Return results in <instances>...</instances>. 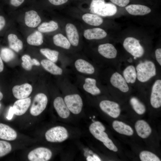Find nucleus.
<instances>
[{
	"instance_id": "f257e3e1",
	"label": "nucleus",
	"mask_w": 161,
	"mask_h": 161,
	"mask_svg": "<svg viewBox=\"0 0 161 161\" xmlns=\"http://www.w3.org/2000/svg\"><path fill=\"white\" fill-rule=\"evenodd\" d=\"M138 80L144 82L148 80L156 75V69L154 64L149 61H146L137 65L136 67Z\"/></svg>"
},
{
	"instance_id": "f03ea898",
	"label": "nucleus",
	"mask_w": 161,
	"mask_h": 161,
	"mask_svg": "<svg viewBox=\"0 0 161 161\" xmlns=\"http://www.w3.org/2000/svg\"><path fill=\"white\" fill-rule=\"evenodd\" d=\"M66 129L62 126H57L48 130L45 134L47 141L52 143L61 142L68 137Z\"/></svg>"
},
{
	"instance_id": "7ed1b4c3",
	"label": "nucleus",
	"mask_w": 161,
	"mask_h": 161,
	"mask_svg": "<svg viewBox=\"0 0 161 161\" xmlns=\"http://www.w3.org/2000/svg\"><path fill=\"white\" fill-rule=\"evenodd\" d=\"M124 49L129 53L136 58L142 57L144 53V49L136 38L128 37L124 40L123 44Z\"/></svg>"
},
{
	"instance_id": "20e7f679",
	"label": "nucleus",
	"mask_w": 161,
	"mask_h": 161,
	"mask_svg": "<svg viewBox=\"0 0 161 161\" xmlns=\"http://www.w3.org/2000/svg\"><path fill=\"white\" fill-rule=\"evenodd\" d=\"M48 103L47 96L43 93H39L34 97L30 109V114L33 116L40 114L45 110Z\"/></svg>"
},
{
	"instance_id": "39448f33",
	"label": "nucleus",
	"mask_w": 161,
	"mask_h": 161,
	"mask_svg": "<svg viewBox=\"0 0 161 161\" xmlns=\"http://www.w3.org/2000/svg\"><path fill=\"white\" fill-rule=\"evenodd\" d=\"M64 101L68 108L72 113L78 114L81 112L83 102L80 96L77 94H70L66 96Z\"/></svg>"
},
{
	"instance_id": "423d86ee",
	"label": "nucleus",
	"mask_w": 161,
	"mask_h": 161,
	"mask_svg": "<svg viewBox=\"0 0 161 161\" xmlns=\"http://www.w3.org/2000/svg\"><path fill=\"white\" fill-rule=\"evenodd\" d=\"M52 155L49 149L39 147L31 151L28 154L27 158L30 161H47L51 159Z\"/></svg>"
},
{
	"instance_id": "0eeeda50",
	"label": "nucleus",
	"mask_w": 161,
	"mask_h": 161,
	"mask_svg": "<svg viewBox=\"0 0 161 161\" xmlns=\"http://www.w3.org/2000/svg\"><path fill=\"white\" fill-rule=\"evenodd\" d=\"M99 106L103 112L113 118H116L120 115V106L116 102L107 100H103L100 103Z\"/></svg>"
},
{
	"instance_id": "6e6552de",
	"label": "nucleus",
	"mask_w": 161,
	"mask_h": 161,
	"mask_svg": "<svg viewBox=\"0 0 161 161\" xmlns=\"http://www.w3.org/2000/svg\"><path fill=\"white\" fill-rule=\"evenodd\" d=\"M91 134L97 140L103 142L108 137V135L104 131L105 128L100 122L95 121L89 127Z\"/></svg>"
},
{
	"instance_id": "1a4fd4ad",
	"label": "nucleus",
	"mask_w": 161,
	"mask_h": 161,
	"mask_svg": "<svg viewBox=\"0 0 161 161\" xmlns=\"http://www.w3.org/2000/svg\"><path fill=\"white\" fill-rule=\"evenodd\" d=\"M150 103L155 108L161 106V80H158L154 83L152 89L150 97Z\"/></svg>"
},
{
	"instance_id": "9d476101",
	"label": "nucleus",
	"mask_w": 161,
	"mask_h": 161,
	"mask_svg": "<svg viewBox=\"0 0 161 161\" xmlns=\"http://www.w3.org/2000/svg\"><path fill=\"white\" fill-rule=\"evenodd\" d=\"M32 90V86L25 83L20 85H16L12 89V92L14 97L18 99L27 97L31 94Z\"/></svg>"
},
{
	"instance_id": "9b49d317",
	"label": "nucleus",
	"mask_w": 161,
	"mask_h": 161,
	"mask_svg": "<svg viewBox=\"0 0 161 161\" xmlns=\"http://www.w3.org/2000/svg\"><path fill=\"white\" fill-rule=\"evenodd\" d=\"M31 101L29 97L18 99L15 101L13 106L14 114L21 116L24 114L29 107Z\"/></svg>"
},
{
	"instance_id": "f8f14e48",
	"label": "nucleus",
	"mask_w": 161,
	"mask_h": 161,
	"mask_svg": "<svg viewBox=\"0 0 161 161\" xmlns=\"http://www.w3.org/2000/svg\"><path fill=\"white\" fill-rule=\"evenodd\" d=\"M110 82L114 86L123 92H126L129 90V87L125 79L117 72L112 74L110 78Z\"/></svg>"
},
{
	"instance_id": "ddd939ff",
	"label": "nucleus",
	"mask_w": 161,
	"mask_h": 161,
	"mask_svg": "<svg viewBox=\"0 0 161 161\" xmlns=\"http://www.w3.org/2000/svg\"><path fill=\"white\" fill-rule=\"evenodd\" d=\"M53 106L60 117L63 118H66L69 117L70 112L62 97H58L54 99Z\"/></svg>"
},
{
	"instance_id": "4468645a",
	"label": "nucleus",
	"mask_w": 161,
	"mask_h": 161,
	"mask_svg": "<svg viewBox=\"0 0 161 161\" xmlns=\"http://www.w3.org/2000/svg\"><path fill=\"white\" fill-rule=\"evenodd\" d=\"M24 20L26 25L30 28L36 27L41 22V17L38 13L34 10L25 13Z\"/></svg>"
},
{
	"instance_id": "2eb2a0df",
	"label": "nucleus",
	"mask_w": 161,
	"mask_h": 161,
	"mask_svg": "<svg viewBox=\"0 0 161 161\" xmlns=\"http://www.w3.org/2000/svg\"><path fill=\"white\" fill-rule=\"evenodd\" d=\"M74 65L77 70L81 73L91 75L95 72L93 66L87 61L82 59L77 60Z\"/></svg>"
},
{
	"instance_id": "dca6fc26",
	"label": "nucleus",
	"mask_w": 161,
	"mask_h": 161,
	"mask_svg": "<svg viewBox=\"0 0 161 161\" xmlns=\"http://www.w3.org/2000/svg\"><path fill=\"white\" fill-rule=\"evenodd\" d=\"M98 51L101 55L108 59L114 58L117 55L116 49L112 44L110 43L100 45L98 47Z\"/></svg>"
},
{
	"instance_id": "f3484780",
	"label": "nucleus",
	"mask_w": 161,
	"mask_h": 161,
	"mask_svg": "<svg viewBox=\"0 0 161 161\" xmlns=\"http://www.w3.org/2000/svg\"><path fill=\"white\" fill-rule=\"evenodd\" d=\"M17 136L16 131L6 124L0 123V138L8 141L16 139Z\"/></svg>"
},
{
	"instance_id": "a211bd4d",
	"label": "nucleus",
	"mask_w": 161,
	"mask_h": 161,
	"mask_svg": "<svg viewBox=\"0 0 161 161\" xmlns=\"http://www.w3.org/2000/svg\"><path fill=\"white\" fill-rule=\"evenodd\" d=\"M125 9L130 14L135 16H143L148 14L151 10L148 7L139 4H131L126 6Z\"/></svg>"
},
{
	"instance_id": "6ab92c4d",
	"label": "nucleus",
	"mask_w": 161,
	"mask_h": 161,
	"mask_svg": "<svg viewBox=\"0 0 161 161\" xmlns=\"http://www.w3.org/2000/svg\"><path fill=\"white\" fill-rule=\"evenodd\" d=\"M135 128L138 135L143 138L148 137L151 132L149 125L143 120H139L135 123Z\"/></svg>"
},
{
	"instance_id": "aec40b11",
	"label": "nucleus",
	"mask_w": 161,
	"mask_h": 161,
	"mask_svg": "<svg viewBox=\"0 0 161 161\" xmlns=\"http://www.w3.org/2000/svg\"><path fill=\"white\" fill-rule=\"evenodd\" d=\"M65 30L68 40L71 44L77 46L79 43V36L76 27L72 24L68 23L66 26Z\"/></svg>"
},
{
	"instance_id": "412c9836",
	"label": "nucleus",
	"mask_w": 161,
	"mask_h": 161,
	"mask_svg": "<svg viewBox=\"0 0 161 161\" xmlns=\"http://www.w3.org/2000/svg\"><path fill=\"white\" fill-rule=\"evenodd\" d=\"M83 35L88 40L99 39L105 38L107 33L103 29L96 28L85 30Z\"/></svg>"
},
{
	"instance_id": "4be33fe9",
	"label": "nucleus",
	"mask_w": 161,
	"mask_h": 161,
	"mask_svg": "<svg viewBox=\"0 0 161 161\" xmlns=\"http://www.w3.org/2000/svg\"><path fill=\"white\" fill-rule=\"evenodd\" d=\"M117 11V7L115 5L105 2L98 9L96 14L104 17L110 16L115 15Z\"/></svg>"
},
{
	"instance_id": "5701e85b",
	"label": "nucleus",
	"mask_w": 161,
	"mask_h": 161,
	"mask_svg": "<svg viewBox=\"0 0 161 161\" xmlns=\"http://www.w3.org/2000/svg\"><path fill=\"white\" fill-rule=\"evenodd\" d=\"M96 84V80L95 79L87 78L85 79L83 88L85 91L92 95H99L101 91Z\"/></svg>"
},
{
	"instance_id": "b1692460",
	"label": "nucleus",
	"mask_w": 161,
	"mask_h": 161,
	"mask_svg": "<svg viewBox=\"0 0 161 161\" xmlns=\"http://www.w3.org/2000/svg\"><path fill=\"white\" fill-rule=\"evenodd\" d=\"M43 67L47 71L55 75H61L63 73V70L54 62L48 59H43L41 62Z\"/></svg>"
},
{
	"instance_id": "393cba45",
	"label": "nucleus",
	"mask_w": 161,
	"mask_h": 161,
	"mask_svg": "<svg viewBox=\"0 0 161 161\" xmlns=\"http://www.w3.org/2000/svg\"><path fill=\"white\" fill-rule=\"evenodd\" d=\"M112 125L114 129L120 134L127 136H131L133 134L132 128L122 122L114 120L113 122Z\"/></svg>"
},
{
	"instance_id": "a878e982",
	"label": "nucleus",
	"mask_w": 161,
	"mask_h": 161,
	"mask_svg": "<svg viewBox=\"0 0 161 161\" xmlns=\"http://www.w3.org/2000/svg\"><path fill=\"white\" fill-rule=\"evenodd\" d=\"M9 46L10 48L16 52H19L23 47V43L17 36L13 33L9 34L7 37Z\"/></svg>"
},
{
	"instance_id": "bb28decb",
	"label": "nucleus",
	"mask_w": 161,
	"mask_h": 161,
	"mask_svg": "<svg viewBox=\"0 0 161 161\" xmlns=\"http://www.w3.org/2000/svg\"><path fill=\"white\" fill-rule=\"evenodd\" d=\"M82 18L86 23L94 26H99L102 24L103 22L102 18L93 13L85 14L83 15Z\"/></svg>"
},
{
	"instance_id": "cd10ccee",
	"label": "nucleus",
	"mask_w": 161,
	"mask_h": 161,
	"mask_svg": "<svg viewBox=\"0 0 161 161\" xmlns=\"http://www.w3.org/2000/svg\"><path fill=\"white\" fill-rule=\"evenodd\" d=\"M27 41L30 45L40 46L43 42V35L41 32L38 30L36 31L28 36Z\"/></svg>"
},
{
	"instance_id": "c85d7f7f",
	"label": "nucleus",
	"mask_w": 161,
	"mask_h": 161,
	"mask_svg": "<svg viewBox=\"0 0 161 161\" xmlns=\"http://www.w3.org/2000/svg\"><path fill=\"white\" fill-rule=\"evenodd\" d=\"M53 40L54 44L57 46L66 49H69L70 47L71 44L68 40L61 33L55 35Z\"/></svg>"
},
{
	"instance_id": "c756f323",
	"label": "nucleus",
	"mask_w": 161,
	"mask_h": 161,
	"mask_svg": "<svg viewBox=\"0 0 161 161\" xmlns=\"http://www.w3.org/2000/svg\"><path fill=\"white\" fill-rule=\"evenodd\" d=\"M123 75L127 83H134L137 77L136 69L132 65L128 66L123 72Z\"/></svg>"
},
{
	"instance_id": "7c9ffc66",
	"label": "nucleus",
	"mask_w": 161,
	"mask_h": 161,
	"mask_svg": "<svg viewBox=\"0 0 161 161\" xmlns=\"http://www.w3.org/2000/svg\"><path fill=\"white\" fill-rule=\"evenodd\" d=\"M21 63L22 67L26 70L29 71L32 69L33 65L39 66L40 64L38 60L35 58L32 59L29 55L25 54L22 56Z\"/></svg>"
},
{
	"instance_id": "2f4dec72",
	"label": "nucleus",
	"mask_w": 161,
	"mask_h": 161,
	"mask_svg": "<svg viewBox=\"0 0 161 161\" xmlns=\"http://www.w3.org/2000/svg\"><path fill=\"white\" fill-rule=\"evenodd\" d=\"M58 28V23L52 20L49 22H43L38 27V30L41 33H46L55 31Z\"/></svg>"
},
{
	"instance_id": "473e14b6",
	"label": "nucleus",
	"mask_w": 161,
	"mask_h": 161,
	"mask_svg": "<svg viewBox=\"0 0 161 161\" xmlns=\"http://www.w3.org/2000/svg\"><path fill=\"white\" fill-rule=\"evenodd\" d=\"M40 51L48 60L54 63L57 61L59 54L58 51L48 48H42Z\"/></svg>"
},
{
	"instance_id": "72a5a7b5",
	"label": "nucleus",
	"mask_w": 161,
	"mask_h": 161,
	"mask_svg": "<svg viewBox=\"0 0 161 161\" xmlns=\"http://www.w3.org/2000/svg\"><path fill=\"white\" fill-rule=\"evenodd\" d=\"M130 103L134 110L137 114L141 115L145 112V106L137 98L132 97L130 100Z\"/></svg>"
},
{
	"instance_id": "f704fd0d",
	"label": "nucleus",
	"mask_w": 161,
	"mask_h": 161,
	"mask_svg": "<svg viewBox=\"0 0 161 161\" xmlns=\"http://www.w3.org/2000/svg\"><path fill=\"white\" fill-rule=\"evenodd\" d=\"M0 54L2 59L7 62L12 60L15 57L14 52L10 49L7 47L2 48Z\"/></svg>"
},
{
	"instance_id": "c9c22d12",
	"label": "nucleus",
	"mask_w": 161,
	"mask_h": 161,
	"mask_svg": "<svg viewBox=\"0 0 161 161\" xmlns=\"http://www.w3.org/2000/svg\"><path fill=\"white\" fill-rule=\"evenodd\" d=\"M142 161H160L159 158L154 153L148 151L141 152L139 155Z\"/></svg>"
},
{
	"instance_id": "e433bc0d",
	"label": "nucleus",
	"mask_w": 161,
	"mask_h": 161,
	"mask_svg": "<svg viewBox=\"0 0 161 161\" xmlns=\"http://www.w3.org/2000/svg\"><path fill=\"white\" fill-rule=\"evenodd\" d=\"M12 149L11 145L9 143L5 141L0 140V157L10 153Z\"/></svg>"
},
{
	"instance_id": "4c0bfd02",
	"label": "nucleus",
	"mask_w": 161,
	"mask_h": 161,
	"mask_svg": "<svg viewBox=\"0 0 161 161\" xmlns=\"http://www.w3.org/2000/svg\"><path fill=\"white\" fill-rule=\"evenodd\" d=\"M105 3L104 0H92L90 5V12L96 14L98 9Z\"/></svg>"
},
{
	"instance_id": "58836bf2",
	"label": "nucleus",
	"mask_w": 161,
	"mask_h": 161,
	"mask_svg": "<svg viewBox=\"0 0 161 161\" xmlns=\"http://www.w3.org/2000/svg\"><path fill=\"white\" fill-rule=\"evenodd\" d=\"M113 4L120 7H124L127 5L130 2V0H110Z\"/></svg>"
},
{
	"instance_id": "ea45409f",
	"label": "nucleus",
	"mask_w": 161,
	"mask_h": 161,
	"mask_svg": "<svg viewBox=\"0 0 161 161\" xmlns=\"http://www.w3.org/2000/svg\"><path fill=\"white\" fill-rule=\"evenodd\" d=\"M103 143L104 145L110 150H112L115 145L109 137Z\"/></svg>"
},
{
	"instance_id": "a19ab883",
	"label": "nucleus",
	"mask_w": 161,
	"mask_h": 161,
	"mask_svg": "<svg viewBox=\"0 0 161 161\" xmlns=\"http://www.w3.org/2000/svg\"><path fill=\"white\" fill-rule=\"evenodd\" d=\"M25 0H10L11 5L14 7H18L21 5Z\"/></svg>"
},
{
	"instance_id": "79ce46f5",
	"label": "nucleus",
	"mask_w": 161,
	"mask_h": 161,
	"mask_svg": "<svg viewBox=\"0 0 161 161\" xmlns=\"http://www.w3.org/2000/svg\"><path fill=\"white\" fill-rule=\"evenodd\" d=\"M51 4L55 6L60 5L66 3L68 0H48Z\"/></svg>"
},
{
	"instance_id": "37998d69",
	"label": "nucleus",
	"mask_w": 161,
	"mask_h": 161,
	"mask_svg": "<svg viewBox=\"0 0 161 161\" xmlns=\"http://www.w3.org/2000/svg\"><path fill=\"white\" fill-rule=\"evenodd\" d=\"M155 56L156 60L159 64L161 65V49L158 48L156 49L155 52Z\"/></svg>"
},
{
	"instance_id": "c03bdc74",
	"label": "nucleus",
	"mask_w": 161,
	"mask_h": 161,
	"mask_svg": "<svg viewBox=\"0 0 161 161\" xmlns=\"http://www.w3.org/2000/svg\"><path fill=\"white\" fill-rule=\"evenodd\" d=\"M14 114V112L13 106H10L9 109L8 114L6 118L8 120H11Z\"/></svg>"
},
{
	"instance_id": "a18cd8bd",
	"label": "nucleus",
	"mask_w": 161,
	"mask_h": 161,
	"mask_svg": "<svg viewBox=\"0 0 161 161\" xmlns=\"http://www.w3.org/2000/svg\"><path fill=\"white\" fill-rule=\"evenodd\" d=\"M87 161H101V159L97 155H94L92 156H89L87 158Z\"/></svg>"
},
{
	"instance_id": "49530a36",
	"label": "nucleus",
	"mask_w": 161,
	"mask_h": 161,
	"mask_svg": "<svg viewBox=\"0 0 161 161\" xmlns=\"http://www.w3.org/2000/svg\"><path fill=\"white\" fill-rule=\"evenodd\" d=\"M5 24V20L4 18L2 16H0V31L4 27Z\"/></svg>"
},
{
	"instance_id": "de8ad7c7",
	"label": "nucleus",
	"mask_w": 161,
	"mask_h": 161,
	"mask_svg": "<svg viewBox=\"0 0 161 161\" xmlns=\"http://www.w3.org/2000/svg\"><path fill=\"white\" fill-rule=\"evenodd\" d=\"M4 69V64L2 59L0 55V72H2Z\"/></svg>"
},
{
	"instance_id": "09e8293b",
	"label": "nucleus",
	"mask_w": 161,
	"mask_h": 161,
	"mask_svg": "<svg viewBox=\"0 0 161 161\" xmlns=\"http://www.w3.org/2000/svg\"><path fill=\"white\" fill-rule=\"evenodd\" d=\"M112 151L114 152H117V151H118L117 148L115 145L114 146Z\"/></svg>"
},
{
	"instance_id": "8fccbe9b",
	"label": "nucleus",
	"mask_w": 161,
	"mask_h": 161,
	"mask_svg": "<svg viewBox=\"0 0 161 161\" xmlns=\"http://www.w3.org/2000/svg\"><path fill=\"white\" fill-rule=\"evenodd\" d=\"M3 98V95L0 91V101Z\"/></svg>"
},
{
	"instance_id": "3c124183",
	"label": "nucleus",
	"mask_w": 161,
	"mask_h": 161,
	"mask_svg": "<svg viewBox=\"0 0 161 161\" xmlns=\"http://www.w3.org/2000/svg\"><path fill=\"white\" fill-rule=\"evenodd\" d=\"M128 61L129 62H132V60L131 58H130L128 60Z\"/></svg>"
},
{
	"instance_id": "603ef678",
	"label": "nucleus",
	"mask_w": 161,
	"mask_h": 161,
	"mask_svg": "<svg viewBox=\"0 0 161 161\" xmlns=\"http://www.w3.org/2000/svg\"><path fill=\"white\" fill-rule=\"evenodd\" d=\"M136 58H136V57H134V59H136Z\"/></svg>"
},
{
	"instance_id": "864d4df0",
	"label": "nucleus",
	"mask_w": 161,
	"mask_h": 161,
	"mask_svg": "<svg viewBox=\"0 0 161 161\" xmlns=\"http://www.w3.org/2000/svg\"><path fill=\"white\" fill-rule=\"evenodd\" d=\"M95 116H93V118H95Z\"/></svg>"
},
{
	"instance_id": "5fc2aeb1",
	"label": "nucleus",
	"mask_w": 161,
	"mask_h": 161,
	"mask_svg": "<svg viewBox=\"0 0 161 161\" xmlns=\"http://www.w3.org/2000/svg\"></svg>"
}]
</instances>
